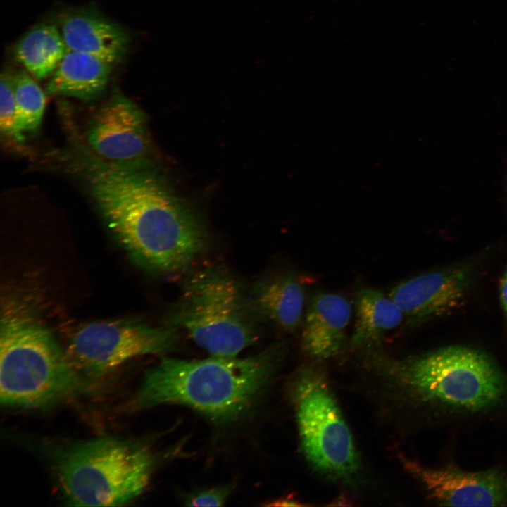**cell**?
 Returning a JSON list of instances; mask_svg holds the SVG:
<instances>
[{"instance_id": "17", "label": "cell", "mask_w": 507, "mask_h": 507, "mask_svg": "<svg viewBox=\"0 0 507 507\" xmlns=\"http://www.w3.org/2000/svg\"><path fill=\"white\" fill-rule=\"evenodd\" d=\"M67 51L58 26L43 23L23 35L14 55L33 77L44 79L54 73Z\"/></svg>"}, {"instance_id": "9", "label": "cell", "mask_w": 507, "mask_h": 507, "mask_svg": "<svg viewBox=\"0 0 507 507\" xmlns=\"http://www.w3.org/2000/svg\"><path fill=\"white\" fill-rule=\"evenodd\" d=\"M480 258L465 260L417 275L392 288L389 296L414 327L462 304L476 281Z\"/></svg>"}, {"instance_id": "20", "label": "cell", "mask_w": 507, "mask_h": 507, "mask_svg": "<svg viewBox=\"0 0 507 507\" xmlns=\"http://www.w3.org/2000/svg\"><path fill=\"white\" fill-rule=\"evenodd\" d=\"M231 492L230 486H220L204 489L189 496L186 505L190 506H221Z\"/></svg>"}, {"instance_id": "5", "label": "cell", "mask_w": 507, "mask_h": 507, "mask_svg": "<svg viewBox=\"0 0 507 507\" xmlns=\"http://www.w3.org/2000/svg\"><path fill=\"white\" fill-rule=\"evenodd\" d=\"M392 368L411 396L437 408L476 413L507 402V376L479 350L446 346L397 361Z\"/></svg>"}, {"instance_id": "7", "label": "cell", "mask_w": 507, "mask_h": 507, "mask_svg": "<svg viewBox=\"0 0 507 507\" xmlns=\"http://www.w3.org/2000/svg\"><path fill=\"white\" fill-rule=\"evenodd\" d=\"M299 436L311 465L326 477L349 480L358 470L350 430L322 375L302 370L294 387Z\"/></svg>"}, {"instance_id": "8", "label": "cell", "mask_w": 507, "mask_h": 507, "mask_svg": "<svg viewBox=\"0 0 507 507\" xmlns=\"http://www.w3.org/2000/svg\"><path fill=\"white\" fill-rule=\"evenodd\" d=\"M177 332L173 327L136 321L93 322L73 335L68 355L84 375L96 382L134 358L170 349Z\"/></svg>"}, {"instance_id": "14", "label": "cell", "mask_w": 507, "mask_h": 507, "mask_svg": "<svg viewBox=\"0 0 507 507\" xmlns=\"http://www.w3.org/2000/svg\"><path fill=\"white\" fill-rule=\"evenodd\" d=\"M249 294L258 317L287 331L295 330L303 318L305 294L298 277L283 275L258 282Z\"/></svg>"}, {"instance_id": "11", "label": "cell", "mask_w": 507, "mask_h": 507, "mask_svg": "<svg viewBox=\"0 0 507 507\" xmlns=\"http://www.w3.org/2000/svg\"><path fill=\"white\" fill-rule=\"evenodd\" d=\"M87 139L92 149L104 160L142 161L149 147L145 115L132 101L115 95L94 114Z\"/></svg>"}, {"instance_id": "19", "label": "cell", "mask_w": 507, "mask_h": 507, "mask_svg": "<svg viewBox=\"0 0 507 507\" xmlns=\"http://www.w3.org/2000/svg\"><path fill=\"white\" fill-rule=\"evenodd\" d=\"M17 112L14 93L13 75L3 72L0 81V127L6 136L22 141L16 125Z\"/></svg>"}, {"instance_id": "12", "label": "cell", "mask_w": 507, "mask_h": 507, "mask_svg": "<svg viewBox=\"0 0 507 507\" xmlns=\"http://www.w3.org/2000/svg\"><path fill=\"white\" fill-rule=\"evenodd\" d=\"M351 315L349 301L343 296L320 292L309 301L301 333L305 353L317 361L336 355L342 346Z\"/></svg>"}, {"instance_id": "4", "label": "cell", "mask_w": 507, "mask_h": 507, "mask_svg": "<svg viewBox=\"0 0 507 507\" xmlns=\"http://www.w3.org/2000/svg\"><path fill=\"white\" fill-rule=\"evenodd\" d=\"M53 468L66 501L78 506L123 505L151 480L154 458L133 441L102 437L56 447Z\"/></svg>"}, {"instance_id": "18", "label": "cell", "mask_w": 507, "mask_h": 507, "mask_svg": "<svg viewBox=\"0 0 507 507\" xmlns=\"http://www.w3.org/2000/svg\"><path fill=\"white\" fill-rule=\"evenodd\" d=\"M18 131L32 132L39 126L46 105L44 92L32 77L23 70L13 75Z\"/></svg>"}, {"instance_id": "15", "label": "cell", "mask_w": 507, "mask_h": 507, "mask_svg": "<svg viewBox=\"0 0 507 507\" xmlns=\"http://www.w3.org/2000/svg\"><path fill=\"white\" fill-rule=\"evenodd\" d=\"M113 65L87 54L67 51L51 75L46 91L51 94L92 99L105 89Z\"/></svg>"}, {"instance_id": "10", "label": "cell", "mask_w": 507, "mask_h": 507, "mask_svg": "<svg viewBox=\"0 0 507 507\" xmlns=\"http://www.w3.org/2000/svg\"><path fill=\"white\" fill-rule=\"evenodd\" d=\"M401 461L423 484L429 497L440 505H507V473L500 468L469 472L451 465L428 468L406 458Z\"/></svg>"}, {"instance_id": "13", "label": "cell", "mask_w": 507, "mask_h": 507, "mask_svg": "<svg viewBox=\"0 0 507 507\" xmlns=\"http://www.w3.org/2000/svg\"><path fill=\"white\" fill-rule=\"evenodd\" d=\"M58 27L68 51L87 54L114 65L127 49L130 37L126 30L93 11L68 12L61 17Z\"/></svg>"}, {"instance_id": "16", "label": "cell", "mask_w": 507, "mask_h": 507, "mask_svg": "<svg viewBox=\"0 0 507 507\" xmlns=\"http://www.w3.org/2000/svg\"><path fill=\"white\" fill-rule=\"evenodd\" d=\"M356 322L351 345L370 348L377 345L386 333L404 318L397 304L388 295L371 288H362L356 296Z\"/></svg>"}, {"instance_id": "6", "label": "cell", "mask_w": 507, "mask_h": 507, "mask_svg": "<svg viewBox=\"0 0 507 507\" xmlns=\"http://www.w3.org/2000/svg\"><path fill=\"white\" fill-rule=\"evenodd\" d=\"M260 320L241 284L207 268L186 281L165 323L184 330L211 355L234 357L258 339Z\"/></svg>"}, {"instance_id": "22", "label": "cell", "mask_w": 507, "mask_h": 507, "mask_svg": "<svg viewBox=\"0 0 507 507\" xmlns=\"http://www.w3.org/2000/svg\"><path fill=\"white\" fill-rule=\"evenodd\" d=\"M272 506H302L303 503H301L298 500L295 499L292 496L282 498L275 501L273 503L269 504Z\"/></svg>"}, {"instance_id": "1", "label": "cell", "mask_w": 507, "mask_h": 507, "mask_svg": "<svg viewBox=\"0 0 507 507\" xmlns=\"http://www.w3.org/2000/svg\"><path fill=\"white\" fill-rule=\"evenodd\" d=\"M84 179L104 220L139 265L159 273L187 268L205 244L201 225L142 161H84Z\"/></svg>"}, {"instance_id": "2", "label": "cell", "mask_w": 507, "mask_h": 507, "mask_svg": "<svg viewBox=\"0 0 507 507\" xmlns=\"http://www.w3.org/2000/svg\"><path fill=\"white\" fill-rule=\"evenodd\" d=\"M282 343L238 358L187 361L162 358L144 374L132 400L138 409L162 404L189 406L215 420L248 411L270 381L283 355Z\"/></svg>"}, {"instance_id": "3", "label": "cell", "mask_w": 507, "mask_h": 507, "mask_svg": "<svg viewBox=\"0 0 507 507\" xmlns=\"http://www.w3.org/2000/svg\"><path fill=\"white\" fill-rule=\"evenodd\" d=\"M0 401L15 408L56 405L94 389L50 331L28 313L7 310L1 320Z\"/></svg>"}, {"instance_id": "21", "label": "cell", "mask_w": 507, "mask_h": 507, "mask_svg": "<svg viewBox=\"0 0 507 507\" xmlns=\"http://www.w3.org/2000/svg\"><path fill=\"white\" fill-rule=\"evenodd\" d=\"M505 187L507 197V169L506 170ZM499 296L502 308L507 316V268L503 275L499 287Z\"/></svg>"}]
</instances>
